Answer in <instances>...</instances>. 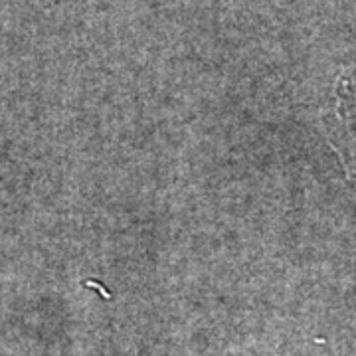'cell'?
Wrapping results in <instances>:
<instances>
[{
	"instance_id": "obj_1",
	"label": "cell",
	"mask_w": 356,
	"mask_h": 356,
	"mask_svg": "<svg viewBox=\"0 0 356 356\" xmlns=\"http://www.w3.org/2000/svg\"><path fill=\"white\" fill-rule=\"evenodd\" d=\"M329 139L344 172L356 182V65L348 67L332 89Z\"/></svg>"
}]
</instances>
